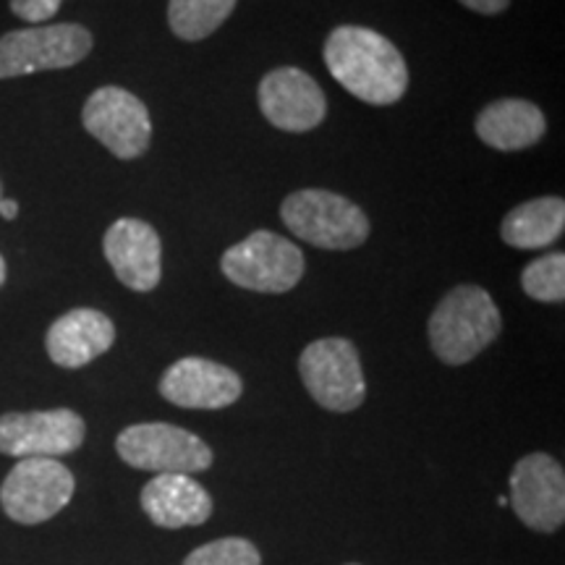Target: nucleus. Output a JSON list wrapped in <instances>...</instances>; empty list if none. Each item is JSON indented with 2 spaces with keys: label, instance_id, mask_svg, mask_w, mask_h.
<instances>
[{
  "label": "nucleus",
  "instance_id": "nucleus-11",
  "mask_svg": "<svg viewBox=\"0 0 565 565\" xmlns=\"http://www.w3.org/2000/svg\"><path fill=\"white\" fill-rule=\"evenodd\" d=\"M511 503L534 532H557L565 521L563 466L547 454H529L511 471Z\"/></svg>",
  "mask_w": 565,
  "mask_h": 565
},
{
  "label": "nucleus",
  "instance_id": "nucleus-19",
  "mask_svg": "<svg viewBox=\"0 0 565 565\" xmlns=\"http://www.w3.org/2000/svg\"><path fill=\"white\" fill-rule=\"evenodd\" d=\"M236 9V0H171L168 24L179 40L200 42L221 30Z\"/></svg>",
  "mask_w": 565,
  "mask_h": 565
},
{
  "label": "nucleus",
  "instance_id": "nucleus-3",
  "mask_svg": "<svg viewBox=\"0 0 565 565\" xmlns=\"http://www.w3.org/2000/svg\"><path fill=\"white\" fill-rule=\"evenodd\" d=\"M280 217L301 242L317 249L349 252L370 238L364 210L328 189H301L280 204Z\"/></svg>",
  "mask_w": 565,
  "mask_h": 565
},
{
  "label": "nucleus",
  "instance_id": "nucleus-21",
  "mask_svg": "<svg viewBox=\"0 0 565 565\" xmlns=\"http://www.w3.org/2000/svg\"><path fill=\"white\" fill-rule=\"evenodd\" d=\"M183 565H263V557L249 540L228 536V540L207 542V545L194 550Z\"/></svg>",
  "mask_w": 565,
  "mask_h": 565
},
{
  "label": "nucleus",
  "instance_id": "nucleus-16",
  "mask_svg": "<svg viewBox=\"0 0 565 565\" xmlns=\"http://www.w3.org/2000/svg\"><path fill=\"white\" fill-rule=\"evenodd\" d=\"M141 508L154 526H200L212 515V498L189 475H158L141 490Z\"/></svg>",
  "mask_w": 565,
  "mask_h": 565
},
{
  "label": "nucleus",
  "instance_id": "nucleus-18",
  "mask_svg": "<svg viewBox=\"0 0 565 565\" xmlns=\"http://www.w3.org/2000/svg\"><path fill=\"white\" fill-rule=\"evenodd\" d=\"M565 231V202L561 196H540L513 207L503 217L500 236L513 249H545Z\"/></svg>",
  "mask_w": 565,
  "mask_h": 565
},
{
  "label": "nucleus",
  "instance_id": "nucleus-22",
  "mask_svg": "<svg viewBox=\"0 0 565 565\" xmlns=\"http://www.w3.org/2000/svg\"><path fill=\"white\" fill-rule=\"evenodd\" d=\"M63 0H11V11L30 24L51 21L58 13Z\"/></svg>",
  "mask_w": 565,
  "mask_h": 565
},
{
  "label": "nucleus",
  "instance_id": "nucleus-8",
  "mask_svg": "<svg viewBox=\"0 0 565 565\" xmlns=\"http://www.w3.org/2000/svg\"><path fill=\"white\" fill-rule=\"evenodd\" d=\"M74 475L55 458H21L0 487V505L17 524H42L74 498Z\"/></svg>",
  "mask_w": 565,
  "mask_h": 565
},
{
  "label": "nucleus",
  "instance_id": "nucleus-15",
  "mask_svg": "<svg viewBox=\"0 0 565 565\" xmlns=\"http://www.w3.org/2000/svg\"><path fill=\"white\" fill-rule=\"evenodd\" d=\"M116 343V324L97 309H71L51 324L45 335L47 356L63 370L95 362Z\"/></svg>",
  "mask_w": 565,
  "mask_h": 565
},
{
  "label": "nucleus",
  "instance_id": "nucleus-25",
  "mask_svg": "<svg viewBox=\"0 0 565 565\" xmlns=\"http://www.w3.org/2000/svg\"><path fill=\"white\" fill-rule=\"evenodd\" d=\"M6 275H9V270H6V259H3V254H0V286L6 282Z\"/></svg>",
  "mask_w": 565,
  "mask_h": 565
},
{
  "label": "nucleus",
  "instance_id": "nucleus-5",
  "mask_svg": "<svg viewBox=\"0 0 565 565\" xmlns=\"http://www.w3.org/2000/svg\"><path fill=\"white\" fill-rule=\"evenodd\" d=\"M301 383L322 408L335 414L364 404L366 380L356 345L345 338H322L299 356Z\"/></svg>",
  "mask_w": 565,
  "mask_h": 565
},
{
  "label": "nucleus",
  "instance_id": "nucleus-9",
  "mask_svg": "<svg viewBox=\"0 0 565 565\" xmlns=\"http://www.w3.org/2000/svg\"><path fill=\"white\" fill-rule=\"evenodd\" d=\"M82 124L118 160H137L150 150V110L124 87H100L92 92L84 103Z\"/></svg>",
  "mask_w": 565,
  "mask_h": 565
},
{
  "label": "nucleus",
  "instance_id": "nucleus-2",
  "mask_svg": "<svg viewBox=\"0 0 565 565\" xmlns=\"http://www.w3.org/2000/svg\"><path fill=\"white\" fill-rule=\"evenodd\" d=\"M503 330L500 309L479 286H458L437 303L427 335L435 356L450 366L469 364Z\"/></svg>",
  "mask_w": 565,
  "mask_h": 565
},
{
  "label": "nucleus",
  "instance_id": "nucleus-14",
  "mask_svg": "<svg viewBox=\"0 0 565 565\" xmlns=\"http://www.w3.org/2000/svg\"><path fill=\"white\" fill-rule=\"evenodd\" d=\"M103 252L116 278L137 294H150L162 278V242L150 223L121 217L105 231Z\"/></svg>",
  "mask_w": 565,
  "mask_h": 565
},
{
  "label": "nucleus",
  "instance_id": "nucleus-17",
  "mask_svg": "<svg viewBox=\"0 0 565 565\" xmlns=\"http://www.w3.org/2000/svg\"><path fill=\"white\" fill-rule=\"evenodd\" d=\"M477 137L500 152H519L545 137L547 118L534 103L521 97L494 100L477 116Z\"/></svg>",
  "mask_w": 565,
  "mask_h": 565
},
{
  "label": "nucleus",
  "instance_id": "nucleus-12",
  "mask_svg": "<svg viewBox=\"0 0 565 565\" xmlns=\"http://www.w3.org/2000/svg\"><path fill=\"white\" fill-rule=\"evenodd\" d=\"M257 100L263 116L280 131H312L328 116V100L320 84L307 71L294 66L275 68L263 76Z\"/></svg>",
  "mask_w": 565,
  "mask_h": 565
},
{
  "label": "nucleus",
  "instance_id": "nucleus-4",
  "mask_svg": "<svg viewBox=\"0 0 565 565\" xmlns=\"http://www.w3.org/2000/svg\"><path fill=\"white\" fill-rule=\"evenodd\" d=\"M225 278L246 291L286 294L299 286L307 270L299 246L273 231H254L221 257Z\"/></svg>",
  "mask_w": 565,
  "mask_h": 565
},
{
  "label": "nucleus",
  "instance_id": "nucleus-13",
  "mask_svg": "<svg viewBox=\"0 0 565 565\" xmlns=\"http://www.w3.org/2000/svg\"><path fill=\"white\" fill-rule=\"evenodd\" d=\"M160 395L179 408L215 412L242 398L244 383L231 366L202 356H186L171 364L160 380Z\"/></svg>",
  "mask_w": 565,
  "mask_h": 565
},
{
  "label": "nucleus",
  "instance_id": "nucleus-24",
  "mask_svg": "<svg viewBox=\"0 0 565 565\" xmlns=\"http://www.w3.org/2000/svg\"><path fill=\"white\" fill-rule=\"evenodd\" d=\"M0 217H3V221H17V217H19V202L17 200H6V196H3V202H0Z\"/></svg>",
  "mask_w": 565,
  "mask_h": 565
},
{
  "label": "nucleus",
  "instance_id": "nucleus-26",
  "mask_svg": "<svg viewBox=\"0 0 565 565\" xmlns=\"http://www.w3.org/2000/svg\"><path fill=\"white\" fill-rule=\"evenodd\" d=\"M0 202H3V181H0Z\"/></svg>",
  "mask_w": 565,
  "mask_h": 565
},
{
  "label": "nucleus",
  "instance_id": "nucleus-23",
  "mask_svg": "<svg viewBox=\"0 0 565 565\" xmlns=\"http://www.w3.org/2000/svg\"><path fill=\"white\" fill-rule=\"evenodd\" d=\"M458 3L477 13H484V17H498L511 6V0H458Z\"/></svg>",
  "mask_w": 565,
  "mask_h": 565
},
{
  "label": "nucleus",
  "instance_id": "nucleus-20",
  "mask_svg": "<svg viewBox=\"0 0 565 565\" xmlns=\"http://www.w3.org/2000/svg\"><path fill=\"white\" fill-rule=\"evenodd\" d=\"M521 288L529 299L542 303H563L565 299V254L550 252L534 259L521 273Z\"/></svg>",
  "mask_w": 565,
  "mask_h": 565
},
{
  "label": "nucleus",
  "instance_id": "nucleus-10",
  "mask_svg": "<svg viewBox=\"0 0 565 565\" xmlns=\"http://www.w3.org/2000/svg\"><path fill=\"white\" fill-rule=\"evenodd\" d=\"M87 424L71 408L0 416V454L13 458H55L82 448Z\"/></svg>",
  "mask_w": 565,
  "mask_h": 565
},
{
  "label": "nucleus",
  "instance_id": "nucleus-6",
  "mask_svg": "<svg viewBox=\"0 0 565 565\" xmlns=\"http://www.w3.org/2000/svg\"><path fill=\"white\" fill-rule=\"evenodd\" d=\"M118 456L134 469L154 475H200L212 466L210 445L189 429L166 422L134 424L116 440Z\"/></svg>",
  "mask_w": 565,
  "mask_h": 565
},
{
  "label": "nucleus",
  "instance_id": "nucleus-7",
  "mask_svg": "<svg viewBox=\"0 0 565 565\" xmlns=\"http://www.w3.org/2000/svg\"><path fill=\"white\" fill-rule=\"evenodd\" d=\"M92 51V34L82 24H47L13 30L0 38V79L38 71L71 68Z\"/></svg>",
  "mask_w": 565,
  "mask_h": 565
},
{
  "label": "nucleus",
  "instance_id": "nucleus-1",
  "mask_svg": "<svg viewBox=\"0 0 565 565\" xmlns=\"http://www.w3.org/2000/svg\"><path fill=\"white\" fill-rule=\"evenodd\" d=\"M324 66L333 79L366 105H395L408 89V66L385 34L366 26H338L324 40Z\"/></svg>",
  "mask_w": 565,
  "mask_h": 565
}]
</instances>
